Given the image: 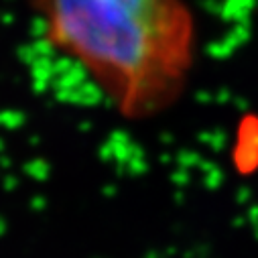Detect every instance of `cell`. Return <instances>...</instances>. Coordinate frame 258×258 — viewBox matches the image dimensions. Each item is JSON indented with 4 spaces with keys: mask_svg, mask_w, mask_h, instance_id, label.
<instances>
[{
    "mask_svg": "<svg viewBox=\"0 0 258 258\" xmlns=\"http://www.w3.org/2000/svg\"><path fill=\"white\" fill-rule=\"evenodd\" d=\"M47 41L94 78L124 118L165 110L193 66V17L181 0H31Z\"/></svg>",
    "mask_w": 258,
    "mask_h": 258,
    "instance_id": "cell-1",
    "label": "cell"
}]
</instances>
